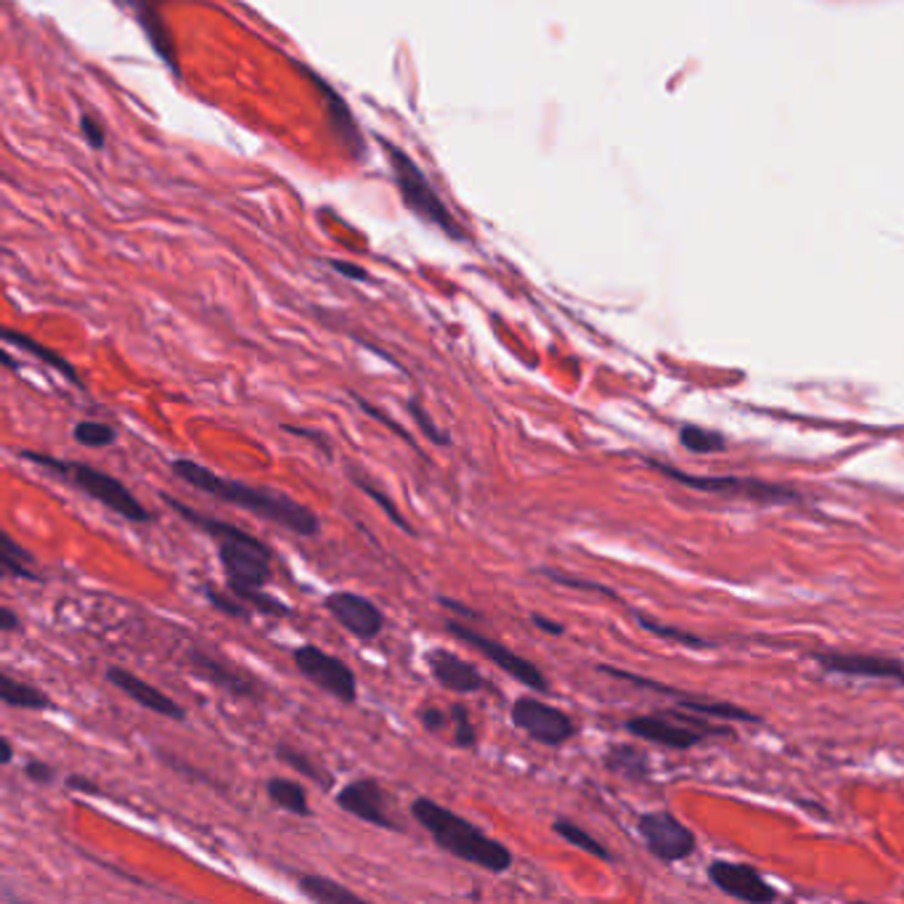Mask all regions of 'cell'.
<instances>
[{"mask_svg":"<svg viewBox=\"0 0 904 904\" xmlns=\"http://www.w3.org/2000/svg\"><path fill=\"white\" fill-rule=\"evenodd\" d=\"M383 146L387 149V162H390L393 181H396L404 205L409 207L412 213L419 217V221L440 228L446 236H451V240H457V242L465 240V228L454 221L451 210L444 205V200H440L438 192H435L433 183L427 181L423 167H419L417 162H414L409 154L404 152V149L393 146L390 141H383Z\"/></svg>","mask_w":904,"mask_h":904,"instance_id":"277c9868","label":"cell"},{"mask_svg":"<svg viewBox=\"0 0 904 904\" xmlns=\"http://www.w3.org/2000/svg\"><path fill=\"white\" fill-rule=\"evenodd\" d=\"M64 783L70 791L74 793H88V796H101V788L97 783H91V780L83 778V774H70V778H64Z\"/></svg>","mask_w":904,"mask_h":904,"instance_id":"ee69618b","label":"cell"},{"mask_svg":"<svg viewBox=\"0 0 904 904\" xmlns=\"http://www.w3.org/2000/svg\"><path fill=\"white\" fill-rule=\"evenodd\" d=\"M446 634H451L457 642L467 644V648L480 652L488 663H494L496 669L505 671L507 677H512L515 682H520L522 688H528L531 692H549V679L544 677V671L528 658L518 656L515 650H509L505 642L499 639L486 637L483 631L473 629L470 623L461 621V618H446L444 621Z\"/></svg>","mask_w":904,"mask_h":904,"instance_id":"5b68a950","label":"cell"},{"mask_svg":"<svg viewBox=\"0 0 904 904\" xmlns=\"http://www.w3.org/2000/svg\"><path fill=\"white\" fill-rule=\"evenodd\" d=\"M644 846L661 862H679L695 852V835L671 812H648L637 822Z\"/></svg>","mask_w":904,"mask_h":904,"instance_id":"4fadbf2b","label":"cell"},{"mask_svg":"<svg viewBox=\"0 0 904 904\" xmlns=\"http://www.w3.org/2000/svg\"><path fill=\"white\" fill-rule=\"evenodd\" d=\"M104 679L112 684L114 690H120L122 695L131 698L135 705L146 709L149 713H158L162 719H170V722H186L189 711L183 709L175 698H170L167 692H162L158 684L146 682L133 671L122 669V666H106Z\"/></svg>","mask_w":904,"mask_h":904,"instance_id":"9a60e30c","label":"cell"},{"mask_svg":"<svg viewBox=\"0 0 904 904\" xmlns=\"http://www.w3.org/2000/svg\"><path fill=\"white\" fill-rule=\"evenodd\" d=\"M297 892H301L305 900L316 902V904H348V902H364V896L353 888L343 886V883L329 878V875L322 873H305L297 878Z\"/></svg>","mask_w":904,"mask_h":904,"instance_id":"603a6c76","label":"cell"},{"mask_svg":"<svg viewBox=\"0 0 904 904\" xmlns=\"http://www.w3.org/2000/svg\"><path fill=\"white\" fill-rule=\"evenodd\" d=\"M276 552L263 544H242V541H217V560H221L223 579H226V589L240 595L244 589H263L274 579V560Z\"/></svg>","mask_w":904,"mask_h":904,"instance_id":"9c48e42d","label":"cell"},{"mask_svg":"<svg viewBox=\"0 0 904 904\" xmlns=\"http://www.w3.org/2000/svg\"><path fill=\"white\" fill-rule=\"evenodd\" d=\"M3 364H6V366H9V369H11V372H19V364H17V362H13V356H11V353H3Z\"/></svg>","mask_w":904,"mask_h":904,"instance_id":"c3c4849f","label":"cell"},{"mask_svg":"<svg viewBox=\"0 0 904 904\" xmlns=\"http://www.w3.org/2000/svg\"><path fill=\"white\" fill-rule=\"evenodd\" d=\"M186 661L189 669H192L194 677L205 679L207 684H213L215 690L226 692V695L236 700H250V703H261L266 698L261 682H255L253 677L242 674L240 669L228 666L226 661L213 656V652L202 650V648H189L186 650Z\"/></svg>","mask_w":904,"mask_h":904,"instance_id":"5bb4252c","label":"cell"},{"mask_svg":"<svg viewBox=\"0 0 904 904\" xmlns=\"http://www.w3.org/2000/svg\"><path fill=\"white\" fill-rule=\"evenodd\" d=\"M345 475H348V480L353 483V486L358 488V491L369 496V499L374 501V505H377L379 509H383V515H385V518L390 520L393 526L398 528V531H404L406 536H412V539H417L419 534H417V528L412 526V520L406 518L404 512H400L396 501H393V496L387 494L385 488H379V483L374 480L372 475L364 470V467H358V465H353V461H348V465H345Z\"/></svg>","mask_w":904,"mask_h":904,"instance_id":"ffe728a7","label":"cell"},{"mask_svg":"<svg viewBox=\"0 0 904 904\" xmlns=\"http://www.w3.org/2000/svg\"><path fill=\"white\" fill-rule=\"evenodd\" d=\"M509 722H512V727H518L520 732H526L528 738L536 740V743L549 748L568 743L579 732V724L570 719V713L534 695H520L512 700V705H509Z\"/></svg>","mask_w":904,"mask_h":904,"instance_id":"ba28073f","label":"cell"},{"mask_svg":"<svg viewBox=\"0 0 904 904\" xmlns=\"http://www.w3.org/2000/svg\"><path fill=\"white\" fill-rule=\"evenodd\" d=\"M13 756H17V753H13L11 740H9V738H0V761H3V766H11V764H13Z\"/></svg>","mask_w":904,"mask_h":904,"instance_id":"7dc6e473","label":"cell"},{"mask_svg":"<svg viewBox=\"0 0 904 904\" xmlns=\"http://www.w3.org/2000/svg\"><path fill=\"white\" fill-rule=\"evenodd\" d=\"M348 396H351V400H353V404H356V406H358V409H362V412L366 414V417H372V419H374V423L385 425V427H387V430H390L393 435H396V438H398V440H404V444H406V446H409V448H412V451L423 454V448H419V444H417V438H414V435H412V430H409V427H404V425H400V423H396V419H393V417H390V414H387L385 409H379V406H374V404H369V400H366V398H362V396H358V393H356V390H348Z\"/></svg>","mask_w":904,"mask_h":904,"instance_id":"4dcf8cb0","label":"cell"},{"mask_svg":"<svg viewBox=\"0 0 904 904\" xmlns=\"http://www.w3.org/2000/svg\"><path fill=\"white\" fill-rule=\"evenodd\" d=\"M3 339H6V343H9V345H13V348L30 353L32 358H38V362L49 366V369L59 372L61 377H64L67 383H70L72 387H78V390H83V393L88 390L85 379L80 377V372L74 369V364L67 362V358L61 356V353L49 348V345L38 343V339H32L30 335H24V332H17V329H3Z\"/></svg>","mask_w":904,"mask_h":904,"instance_id":"44dd1931","label":"cell"},{"mask_svg":"<svg viewBox=\"0 0 904 904\" xmlns=\"http://www.w3.org/2000/svg\"><path fill=\"white\" fill-rule=\"evenodd\" d=\"M311 80H314L316 83V88H318V93H322L324 97V104H326V114H329V120H332V125H335V131L339 133V139H343V144L351 149L353 154H362L364 158V135H362V131H358V125H356V120H353V114H351V109H348V104H345L343 99L337 97L335 91H332L329 85L324 83V80H318V78H314V74H311Z\"/></svg>","mask_w":904,"mask_h":904,"instance_id":"7402d4cb","label":"cell"},{"mask_svg":"<svg viewBox=\"0 0 904 904\" xmlns=\"http://www.w3.org/2000/svg\"><path fill=\"white\" fill-rule=\"evenodd\" d=\"M80 128H83V135L88 139V144H91L93 149L104 146V131H101L99 122L93 120L88 112L80 114Z\"/></svg>","mask_w":904,"mask_h":904,"instance_id":"b9f144b4","label":"cell"},{"mask_svg":"<svg viewBox=\"0 0 904 904\" xmlns=\"http://www.w3.org/2000/svg\"><path fill=\"white\" fill-rule=\"evenodd\" d=\"M292 663H295L297 674L303 679H308L314 688L326 692L329 698L339 700V703L353 705L358 700V679L356 671L351 669L343 658L332 656L318 648L314 642H303L297 644L295 650L290 652Z\"/></svg>","mask_w":904,"mask_h":904,"instance_id":"52a82bcc","label":"cell"},{"mask_svg":"<svg viewBox=\"0 0 904 904\" xmlns=\"http://www.w3.org/2000/svg\"><path fill=\"white\" fill-rule=\"evenodd\" d=\"M0 700L6 709H22V711H49L53 709L51 698L35 684H27L13 679L9 671L0 677Z\"/></svg>","mask_w":904,"mask_h":904,"instance_id":"484cf974","label":"cell"},{"mask_svg":"<svg viewBox=\"0 0 904 904\" xmlns=\"http://www.w3.org/2000/svg\"><path fill=\"white\" fill-rule=\"evenodd\" d=\"M531 623L536 629L539 631H544V634H549V637H562L566 634V623H560V621H555V618H547V616H541V613H531Z\"/></svg>","mask_w":904,"mask_h":904,"instance_id":"7bdbcfd3","label":"cell"},{"mask_svg":"<svg viewBox=\"0 0 904 904\" xmlns=\"http://www.w3.org/2000/svg\"><path fill=\"white\" fill-rule=\"evenodd\" d=\"M282 430L295 435V438L308 440V444L316 446L326 459L335 457V448H332V440H329V435H326V433L314 430V427H303V425H282Z\"/></svg>","mask_w":904,"mask_h":904,"instance_id":"f35d334b","label":"cell"},{"mask_svg":"<svg viewBox=\"0 0 904 904\" xmlns=\"http://www.w3.org/2000/svg\"><path fill=\"white\" fill-rule=\"evenodd\" d=\"M13 454H17V459L30 461V465L40 467V470H49L51 475H57L61 483H70L72 488L91 496L93 501H99L101 507H106L109 512H114L122 520L139 522V526L158 520V515H154L152 509L125 486V483L114 478V475L99 470V467L85 465V461L59 459L53 457V454L32 451V448H17Z\"/></svg>","mask_w":904,"mask_h":904,"instance_id":"3957f363","label":"cell"},{"mask_svg":"<svg viewBox=\"0 0 904 904\" xmlns=\"http://www.w3.org/2000/svg\"><path fill=\"white\" fill-rule=\"evenodd\" d=\"M709 878L719 892L730 894L732 900L748 902V904H766L778 900V888L766 883L764 875L751 865H740V862H713L709 867Z\"/></svg>","mask_w":904,"mask_h":904,"instance_id":"e0dca14e","label":"cell"},{"mask_svg":"<svg viewBox=\"0 0 904 904\" xmlns=\"http://www.w3.org/2000/svg\"><path fill=\"white\" fill-rule=\"evenodd\" d=\"M605 766L610 772L623 774V778L631 780H642L648 774V759L631 745H613L608 753H605Z\"/></svg>","mask_w":904,"mask_h":904,"instance_id":"f546056e","label":"cell"},{"mask_svg":"<svg viewBox=\"0 0 904 904\" xmlns=\"http://www.w3.org/2000/svg\"><path fill=\"white\" fill-rule=\"evenodd\" d=\"M552 831L560 835L562 841H568L570 846H576V849H581V852H587V854H591V856H597V860H602V862H610L613 860V854L608 852V849H605L600 841L595 839V835H591L589 831H583L581 825H576L573 820H568V817H557L555 822H552Z\"/></svg>","mask_w":904,"mask_h":904,"instance_id":"f1b7e54d","label":"cell"},{"mask_svg":"<svg viewBox=\"0 0 904 904\" xmlns=\"http://www.w3.org/2000/svg\"><path fill=\"white\" fill-rule=\"evenodd\" d=\"M72 438L78 446L106 448L118 444V430L109 423H99V419H80V423L72 427Z\"/></svg>","mask_w":904,"mask_h":904,"instance_id":"1f68e13d","label":"cell"},{"mask_svg":"<svg viewBox=\"0 0 904 904\" xmlns=\"http://www.w3.org/2000/svg\"><path fill=\"white\" fill-rule=\"evenodd\" d=\"M22 772H24V778L35 785H53L59 780L57 766L49 764V761H43V759H27Z\"/></svg>","mask_w":904,"mask_h":904,"instance_id":"ab89813d","label":"cell"},{"mask_svg":"<svg viewBox=\"0 0 904 904\" xmlns=\"http://www.w3.org/2000/svg\"><path fill=\"white\" fill-rule=\"evenodd\" d=\"M679 444L692 454H717L727 448V438L717 430H705L700 425H684L679 430Z\"/></svg>","mask_w":904,"mask_h":904,"instance_id":"d6a6232c","label":"cell"},{"mask_svg":"<svg viewBox=\"0 0 904 904\" xmlns=\"http://www.w3.org/2000/svg\"><path fill=\"white\" fill-rule=\"evenodd\" d=\"M425 666L430 669L435 682L446 692H454V695H473V692L486 688V677L480 674L478 666L446 648L427 650Z\"/></svg>","mask_w":904,"mask_h":904,"instance_id":"ac0fdd59","label":"cell"},{"mask_svg":"<svg viewBox=\"0 0 904 904\" xmlns=\"http://www.w3.org/2000/svg\"><path fill=\"white\" fill-rule=\"evenodd\" d=\"M650 467L663 473L666 478L682 483V486L695 488L703 494H722V496H740V499H753L761 505H793L799 501V494L788 486H778V483H766L759 478H738V475H690L677 470V467L661 465V461L650 459Z\"/></svg>","mask_w":904,"mask_h":904,"instance_id":"8992f818","label":"cell"},{"mask_svg":"<svg viewBox=\"0 0 904 904\" xmlns=\"http://www.w3.org/2000/svg\"><path fill=\"white\" fill-rule=\"evenodd\" d=\"M324 610L339 629H345L362 642L377 639L387 623L383 608L372 602L369 597L356 595V591H332V595L324 597Z\"/></svg>","mask_w":904,"mask_h":904,"instance_id":"7c38bea8","label":"cell"},{"mask_svg":"<svg viewBox=\"0 0 904 904\" xmlns=\"http://www.w3.org/2000/svg\"><path fill=\"white\" fill-rule=\"evenodd\" d=\"M329 266L335 268V271H339V274H345V276L356 278V282H364V278H366V271L356 268V266H348V263H343V261H332Z\"/></svg>","mask_w":904,"mask_h":904,"instance_id":"bcb514c9","label":"cell"},{"mask_svg":"<svg viewBox=\"0 0 904 904\" xmlns=\"http://www.w3.org/2000/svg\"><path fill=\"white\" fill-rule=\"evenodd\" d=\"M274 753H276V759L282 761V764H287L290 770L301 774V778H308L311 783L322 785V788H326V791H329V788L335 785V778H332V772L326 770L322 761H318V764H316L314 756H308V753L301 751V748L287 745V743H278V745L274 748Z\"/></svg>","mask_w":904,"mask_h":904,"instance_id":"4316f807","label":"cell"},{"mask_svg":"<svg viewBox=\"0 0 904 904\" xmlns=\"http://www.w3.org/2000/svg\"><path fill=\"white\" fill-rule=\"evenodd\" d=\"M536 573L544 576V579H549L552 583H560V587L581 589V591H595V595H602V597H610V600H618L616 591L610 589V587H605V583H597V581H589V579H579V576L560 573V570H552V568H536Z\"/></svg>","mask_w":904,"mask_h":904,"instance_id":"8d00e7d4","label":"cell"},{"mask_svg":"<svg viewBox=\"0 0 904 904\" xmlns=\"http://www.w3.org/2000/svg\"><path fill=\"white\" fill-rule=\"evenodd\" d=\"M448 711H451V730H448L451 732V745L461 748V751L478 745V730H475L470 709L465 703H451Z\"/></svg>","mask_w":904,"mask_h":904,"instance_id":"e575fe53","label":"cell"},{"mask_svg":"<svg viewBox=\"0 0 904 904\" xmlns=\"http://www.w3.org/2000/svg\"><path fill=\"white\" fill-rule=\"evenodd\" d=\"M114 3H118L120 9L133 13V19L139 22L141 30H144V35L149 40V45L154 49V53L165 61L170 70L179 74V57H175L173 38H170L165 19H162L160 0H114Z\"/></svg>","mask_w":904,"mask_h":904,"instance_id":"d6986e66","label":"cell"},{"mask_svg":"<svg viewBox=\"0 0 904 904\" xmlns=\"http://www.w3.org/2000/svg\"><path fill=\"white\" fill-rule=\"evenodd\" d=\"M202 595H205L210 608H215L217 613H223L228 618H240V621H247V618L255 613V610L250 608L247 602H242L240 597L234 595V591H228V589L221 591V589H215L213 583H202Z\"/></svg>","mask_w":904,"mask_h":904,"instance_id":"836d02e7","label":"cell"},{"mask_svg":"<svg viewBox=\"0 0 904 904\" xmlns=\"http://www.w3.org/2000/svg\"><path fill=\"white\" fill-rule=\"evenodd\" d=\"M812 658L827 674L883 679V682L904 684V661H900V658L865 656V652H814Z\"/></svg>","mask_w":904,"mask_h":904,"instance_id":"2e32d148","label":"cell"},{"mask_svg":"<svg viewBox=\"0 0 904 904\" xmlns=\"http://www.w3.org/2000/svg\"><path fill=\"white\" fill-rule=\"evenodd\" d=\"M435 600H438L440 608L448 610V613H451V616L461 618V621H483V613H478V610H473L467 602H459V600H454V597H446V595H438V597H435Z\"/></svg>","mask_w":904,"mask_h":904,"instance_id":"60d3db41","label":"cell"},{"mask_svg":"<svg viewBox=\"0 0 904 904\" xmlns=\"http://www.w3.org/2000/svg\"><path fill=\"white\" fill-rule=\"evenodd\" d=\"M335 804L337 809H343L345 814H351V817L366 822V825L372 827H379V831L390 833L404 831L400 822H396L390 809H387V793L377 778H358L345 783L335 793Z\"/></svg>","mask_w":904,"mask_h":904,"instance_id":"8fae6325","label":"cell"},{"mask_svg":"<svg viewBox=\"0 0 904 904\" xmlns=\"http://www.w3.org/2000/svg\"><path fill=\"white\" fill-rule=\"evenodd\" d=\"M627 732L639 740H648V743L684 751V748L698 745L700 740H705V735H711V732L724 735L727 730H711V727L700 724L695 717L688 719L684 713H671V717L644 713V717L629 719Z\"/></svg>","mask_w":904,"mask_h":904,"instance_id":"30bf717a","label":"cell"},{"mask_svg":"<svg viewBox=\"0 0 904 904\" xmlns=\"http://www.w3.org/2000/svg\"><path fill=\"white\" fill-rule=\"evenodd\" d=\"M0 631H3V634H17V631H22V618H19L17 610L9 608V605L0 608Z\"/></svg>","mask_w":904,"mask_h":904,"instance_id":"f6af8a7d","label":"cell"},{"mask_svg":"<svg viewBox=\"0 0 904 904\" xmlns=\"http://www.w3.org/2000/svg\"><path fill=\"white\" fill-rule=\"evenodd\" d=\"M0 544H3V549H0V573H3V579H19L32 583L43 581V576H38L35 570L30 568L35 566V557H32V552H27L22 544L13 539L9 531L0 534Z\"/></svg>","mask_w":904,"mask_h":904,"instance_id":"d4e9b609","label":"cell"},{"mask_svg":"<svg viewBox=\"0 0 904 904\" xmlns=\"http://www.w3.org/2000/svg\"><path fill=\"white\" fill-rule=\"evenodd\" d=\"M412 817L423 831L430 833L433 844L454 860L486 870L491 875H505L515 865L512 849L480 831L475 822L461 817L459 812L438 804L435 799L419 796L409 806Z\"/></svg>","mask_w":904,"mask_h":904,"instance_id":"7a4b0ae2","label":"cell"},{"mask_svg":"<svg viewBox=\"0 0 904 904\" xmlns=\"http://www.w3.org/2000/svg\"><path fill=\"white\" fill-rule=\"evenodd\" d=\"M417 722L423 724L427 735H444L446 730H451V711L438 709V705H419Z\"/></svg>","mask_w":904,"mask_h":904,"instance_id":"74e56055","label":"cell"},{"mask_svg":"<svg viewBox=\"0 0 904 904\" xmlns=\"http://www.w3.org/2000/svg\"><path fill=\"white\" fill-rule=\"evenodd\" d=\"M634 618H637L639 627H642L644 631H650V634H656V637H661V639H669V642L688 644V648H711L709 639L690 634V631H682V629H677V627H669V623H658L656 618L642 616V613H634Z\"/></svg>","mask_w":904,"mask_h":904,"instance_id":"d590c367","label":"cell"},{"mask_svg":"<svg viewBox=\"0 0 904 904\" xmlns=\"http://www.w3.org/2000/svg\"><path fill=\"white\" fill-rule=\"evenodd\" d=\"M404 409H406V414H409V417H412V423L419 427V433H423V438L427 440V444H433V446H438V448H451V446H454L451 433H448L446 427H440L438 423H435L430 409H427V406H425L423 396H409V398H406V400H404Z\"/></svg>","mask_w":904,"mask_h":904,"instance_id":"83f0119b","label":"cell"},{"mask_svg":"<svg viewBox=\"0 0 904 904\" xmlns=\"http://www.w3.org/2000/svg\"><path fill=\"white\" fill-rule=\"evenodd\" d=\"M170 473L175 480L186 483L194 491L213 496V499L231 505L242 512L255 515L257 520L271 522V526L282 528L292 536L301 539H316L322 534V520L308 505H303L295 496L278 491V488L268 486H250V483L226 478V475L210 470V467L200 465L196 459L175 457L170 459Z\"/></svg>","mask_w":904,"mask_h":904,"instance_id":"6da1fadb","label":"cell"},{"mask_svg":"<svg viewBox=\"0 0 904 904\" xmlns=\"http://www.w3.org/2000/svg\"><path fill=\"white\" fill-rule=\"evenodd\" d=\"M266 796L271 804L282 812L295 814V817H311V804H308V791L301 780L292 778H268L266 780Z\"/></svg>","mask_w":904,"mask_h":904,"instance_id":"cb8c5ba5","label":"cell"}]
</instances>
